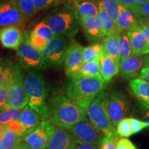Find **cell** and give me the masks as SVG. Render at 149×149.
Masks as SVG:
<instances>
[{
    "mask_svg": "<svg viewBox=\"0 0 149 149\" xmlns=\"http://www.w3.org/2000/svg\"><path fill=\"white\" fill-rule=\"evenodd\" d=\"M48 107L46 121L67 129L87 117L86 111L66 95L57 94L52 97Z\"/></svg>",
    "mask_w": 149,
    "mask_h": 149,
    "instance_id": "cell-1",
    "label": "cell"
},
{
    "mask_svg": "<svg viewBox=\"0 0 149 149\" xmlns=\"http://www.w3.org/2000/svg\"><path fill=\"white\" fill-rule=\"evenodd\" d=\"M102 76L72 77L66 87V95L85 111L101 91L107 87Z\"/></svg>",
    "mask_w": 149,
    "mask_h": 149,
    "instance_id": "cell-2",
    "label": "cell"
},
{
    "mask_svg": "<svg viewBox=\"0 0 149 149\" xmlns=\"http://www.w3.org/2000/svg\"><path fill=\"white\" fill-rule=\"evenodd\" d=\"M24 79L29 96V105L40 114L42 121H46L49 107L47 103V84L44 76L37 70L31 69L24 76Z\"/></svg>",
    "mask_w": 149,
    "mask_h": 149,
    "instance_id": "cell-3",
    "label": "cell"
},
{
    "mask_svg": "<svg viewBox=\"0 0 149 149\" xmlns=\"http://www.w3.org/2000/svg\"><path fill=\"white\" fill-rule=\"evenodd\" d=\"M44 21L51 27L55 35L74 37L80 26L77 10L70 3H64L58 10L46 16Z\"/></svg>",
    "mask_w": 149,
    "mask_h": 149,
    "instance_id": "cell-4",
    "label": "cell"
},
{
    "mask_svg": "<svg viewBox=\"0 0 149 149\" xmlns=\"http://www.w3.org/2000/svg\"><path fill=\"white\" fill-rule=\"evenodd\" d=\"M109 95L106 91H101L86 109V114L91 122L104 136L119 135L112 124L108 109Z\"/></svg>",
    "mask_w": 149,
    "mask_h": 149,
    "instance_id": "cell-5",
    "label": "cell"
},
{
    "mask_svg": "<svg viewBox=\"0 0 149 149\" xmlns=\"http://www.w3.org/2000/svg\"><path fill=\"white\" fill-rule=\"evenodd\" d=\"M71 37L55 35L48 41L42 51L46 66H59L64 62L68 48L71 44Z\"/></svg>",
    "mask_w": 149,
    "mask_h": 149,
    "instance_id": "cell-6",
    "label": "cell"
},
{
    "mask_svg": "<svg viewBox=\"0 0 149 149\" xmlns=\"http://www.w3.org/2000/svg\"><path fill=\"white\" fill-rule=\"evenodd\" d=\"M48 135L46 149H74L77 144L75 139L68 129L60 127L47 121H42Z\"/></svg>",
    "mask_w": 149,
    "mask_h": 149,
    "instance_id": "cell-7",
    "label": "cell"
},
{
    "mask_svg": "<svg viewBox=\"0 0 149 149\" xmlns=\"http://www.w3.org/2000/svg\"><path fill=\"white\" fill-rule=\"evenodd\" d=\"M17 55L20 64L27 69H44L47 68L42 51H39L31 44L24 33V40L17 50Z\"/></svg>",
    "mask_w": 149,
    "mask_h": 149,
    "instance_id": "cell-8",
    "label": "cell"
},
{
    "mask_svg": "<svg viewBox=\"0 0 149 149\" xmlns=\"http://www.w3.org/2000/svg\"><path fill=\"white\" fill-rule=\"evenodd\" d=\"M29 104L24 75L19 66H13V82L7 102V109H23Z\"/></svg>",
    "mask_w": 149,
    "mask_h": 149,
    "instance_id": "cell-9",
    "label": "cell"
},
{
    "mask_svg": "<svg viewBox=\"0 0 149 149\" xmlns=\"http://www.w3.org/2000/svg\"><path fill=\"white\" fill-rule=\"evenodd\" d=\"M68 130L78 143L100 146L104 137V134L91 122L88 116L78 122Z\"/></svg>",
    "mask_w": 149,
    "mask_h": 149,
    "instance_id": "cell-10",
    "label": "cell"
},
{
    "mask_svg": "<svg viewBox=\"0 0 149 149\" xmlns=\"http://www.w3.org/2000/svg\"><path fill=\"white\" fill-rule=\"evenodd\" d=\"M130 104L128 97L119 91H114L109 96L108 109L112 124L114 126L123 119L126 118L129 113Z\"/></svg>",
    "mask_w": 149,
    "mask_h": 149,
    "instance_id": "cell-11",
    "label": "cell"
},
{
    "mask_svg": "<svg viewBox=\"0 0 149 149\" xmlns=\"http://www.w3.org/2000/svg\"><path fill=\"white\" fill-rule=\"evenodd\" d=\"M27 20L13 0L0 6V28L10 26L22 27Z\"/></svg>",
    "mask_w": 149,
    "mask_h": 149,
    "instance_id": "cell-12",
    "label": "cell"
},
{
    "mask_svg": "<svg viewBox=\"0 0 149 149\" xmlns=\"http://www.w3.org/2000/svg\"><path fill=\"white\" fill-rule=\"evenodd\" d=\"M83 50V46L72 40L64 60L65 71L68 77H72L84 64Z\"/></svg>",
    "mask_w": 149,
    "mask_h": 149,
    "instance_id": "cell-13",
    "label": "cell"
},
{
    "mask_svg": "<svg viewBox=\"0 0 149 149\" xmlns=\"http://www.w3.org/2000/svg\"><path fill=\"white\" fill-rule=\"evenodd\" d=\"M24 40V33L21 28L10 26L0 28V42L3 47L17 50Z\"/></svg>",
    "mask_w": 149,
    "mask_h": 149,
    "instance_id": "cell-14",
    "label": "cell"
},
{
    "mask_svg": "<svg viewBox=\"0 0 149 149\" xmlns=\"http://www.w3.org/2000/svg\"><path fill=\"white\" fill-rule=\"evenodd\" d=\"M127 35L131 44L133 55H141L149 53V45L139 22L127 31Z\"/></svg>",
    "mask_w": 149,
    "mask_h": 149,
    "instance_id": "cell-15",
    "label": "cell"
},
{
    "mask_svg": "<svg viewBox=\"0 0 149 149\" xmlns=\"http://www.w3.org/2000/svg\"><path fill=\"white\" fill-rule=\"evenodd\" d=\"M145 64V59L141 55H130L120 59L119 66L121 74L126 79H135L139 75Z\"/></svg>",
    "mask_w": 149,
    "mask_h": 149,
    "instance_id": "cell-16",
    "label": "cell"
},
{
    "mask_svg": "<svg viewBox=\"0 0 149 149\" xmlns=\"http://www.w3.org/2000/svg\"><path fill=\"white\" fill-rule=\"evenodd\" d=\"M80 26L89 41L95 42L105 37L98 17L82 18L79 19Z\"/></svg>",
    "mask_w": 149,
    "mask_h": 149,
    "instance_id": "cell-17",
    "label": "cell"
},
{
    "mask_svg": "<svg viewBox=\"0 0 149 149\" xmlns=\"http://www.w3.org/2000/svg\"><path fill=\"white\" fill-rule=\"evenodd\" d=\"M22 141L32 149H46L48 144V135L46 128L42 125L26 135Z\"/></svg>",
    "mask_w": 149,
    "mask_h": 149,
    "instance_id": "cell-18",
    "label": "cell"
},
{
    "mask_svg": "<svg viewBox=\"0 0 149 149\" xmlns=\"http://www.w3.org/2000/svg\"><path fill=\"white\" fill-rule=\"evenodd\" d=\"M19 120L25 128L26 135L39 127L42 122L40 114L29 105L26 106L22 110Z\"/></svg>",
    "mask_w": 149,
    "mask_h": 149,
    "instance_id": "cell-19",
    "label": "cell"
},
{
    "mask_svg": "<svg viewBox=\"0 0 149 149\" xmlns=\"http://www.w3.org/2000/svg\"><path fill=\"white\" fill-rule=\"evenodd\" d=\"M120 71L119 63L103 53L100 57V74L106 82H109Z\"/></svg>",
    "mask_w": 149,
    "mask_h": 149,
    "instance_id": "cell-20",
    "label": "cell"
},
{
    "mask_svg": "<svg viewBox=\"0 0 149 149\" xmlns=\"http://www.w3.org/2000/svg\"><path fill=\"white\" fill-rule=\"evenodd\" d=\"M69 1L77 10L79 19L91 17H98V3H96L93 0H69Z\"/></svg>",
    "mask_w": 149,
    "mask_h": 149,
    "instance_id": "cell-21",
    "label": "cell"
},
{
    "mask_svg": "<svg viewBox=\"0 0 149 149\" xmlns=\"http://www.w3.org/2000/svg\"><path fill=\"white\" fill-rule=\"evenodd\" d=\"M138 22L136 21L135 16L131 10L123 6H119V15L115 24L122 31H127L136 25Z\"/></svg>",
    "mask_w": 149,
    "mask_h": 149,
    "instance_id": "cell-22",
    "label": "cell"
},
{
    "mask_svg": "<svg viewBox=\"0 0 149 149\" xmlns=\"http://www.w3.org/2000/svg\"><path fill=\"white\" fill-rule=\"evenodd\" d=\"M118 33L106 36L104 38L102 44L104 53L111 57L117 63H120V56L118 46Z\"/></svg>",
    "mask_w": 149,
    "mask_h": 149,
    "instance_id": "cell-23",
    "label": "cell"
},
{
    "mask_svg": "<svg viewBox=\"0 0 149 149\" xmlns=\"http://www.w3.org/2000/svg\"><path fill=\"white\" fill-rule=\"evenodd\" d=\"M99 6V15L98 17L100 19L101 24L103 29V32L104 35L108 36L113 33H118L121 30L117 27V26L115 24L114 20L107 13L102 6L101 1H98Z\"/></svg>",
    "mask_w": 149,
    "mask_h": 149,
    "instance_id": "cell-24",
    "label": "cell"
},
{
    "mask_svg": "<svg viewBox=\"0 0 149 149\" xmlns=\"http://www.w3.org/2000/svg\"><path fill=\"white\" fill-rule=\"evenodd\" d=\"M129 86L134 94L141 101L149 103V82L143 79L135 78L130 81Z\"/></svg>",
    "mask_w": 149,
    "mask_h": 149,
    "instance_id": "cell-25",
    "label": "cell"
},
{
    "mask_svg": "<svg viewBox=\"0 0 149 149\" xmlns=\"http://www.w3.org/2000/svg\"><path fill=\"white\" fill-rule=\"evenodd\" d=\"M100 74V58L84 63V64L72 77H98Z\"/></svg>",
    "mask_w": 149,
    "mask_h": 149,
    "instance_id": "cell-26",
    "label": "cell"
},
{
    "mask_svg": "<svg viewBox=\"0 0 149 149\" xmlns=\"http://www.w3.org/2000/svg\"><path fill=\"white\" fill-rule=\"evenodd\" d=\"M1 136L5 149H16L23 139L5 125H3L1 128Z\"/></svg>",
    "mask_w": 149,
    "mask_h": 149,
    "instance_id": "cell-27",
    "label": "cell"
},
{
    "mask_svg": "<svg viewBox=\"0 0 149 149\" xmlns=\"http://www.w3.org/2000/svg\"><path fill=\"white\" fill-rule=\"evenodd\" d=\"M118 46L120 59L126 58L133 55L131 44L128 38L127 32L121 31L118 33Z\"/></svg>",
    "mask_w": 149,
    "mask_h": 149,
    "instance_id": "cell-28",
    "label": "cell"
},
{
    "mask_svg": "<svg viewBox=\"0 0 149 149\" xmlns=\"http://www.w3.org/2000/svg\"><path fill=\"white\" fill-rule=\"evenodd\" d=\"M26 19L27 22L31 19L37 13L34 0H13Z\"/></svg>",
    "mask_w": 149,
    "mask_h": 149,
    "instance_id": "cell-29",
    "label": "cell"
},
{
    "mask_svg": "<svg viewBox=\"0 0 149 149\" xmlns=\"http://www.w3.org/2000/svg\"><path fill=\"white\" fill-rule=\"evenodd\" d=\"M103 53V44H99V43L92 44V45L87 46V47H84V63L93 60V59L100 58Z\"/></svg>",
    "mask_w": 149,
    "mask_h": 149,
    "instance_id": "cell-30",
    "label": "cell"
},
{
    "mask_svg": "<svg viewBox=\"0 0 149 149\" xmlns=\"http://www.w3.org/2000/svg\"><path fill=\"white\" fill-rule=\"evenodd\" d=\"M13 82V74L12 78L8 79L3 84L0 86V111L7 109V102H8L9 93Z\"/></svg>",
    "mask_w": 149,
    "mask_h": 149,
    "instance_id": "cell-31",
    "label": "cell"
},
{
    "mask_svg": "<svg viewBox=\"0 0 149 149\" xmlns=\"http://www.w3.org/2000/svg\"><path fill=\"white\" fill-rule=\"evenodd\" d=\"M23 109H6L0 112V125H6L11 121L18 120Z\"/></svg>",
    "mask_w": 149,
    "mask_h": 149,
    "instance_id": "cell-32",
    "label": "cell"
},
{
    "mask_svg": "<svg viewBox=\"0 0 149 149\" xmlns=\"http://www.w3.org/2000/svg\"><path fill=\"white\" fill-rule=\"evenodd\" d=\"M31 31L34 33L35 34L43 37L47 41H49L52 37H53L55 35L53 32V31H52L51 27L44 21H42L37 24L34 27L33 31Z\"/></svg>",
    "mask_w": 149,
    "mask_h": 149,
    "instance_id": "cell-33",
    "label": "cell"
},
{
    "mask_svg": "<svg viewBox=\"0 0 149 149\" xmlns=\"http://www.w3.org/2000/svg\"><path fill=\"white\" fill-rule=\"evenodd\" d=\"M107 13L116 22L119 15V3L115 0H100Z\"/></svg>",
    "mask_w": 149,
    "mask_h": 149,
    "instance_id": "cell-34",
    "label": "cell"
},
{
    "mask_svg": "<svg viewBox=\"0 0 149 149\" xmlns=\"http://www.w3.org/2000/svg\"><path fill=\"white\" fill-rule=\"evenodd\" d=\"M117 133L122 137H128L133 135L130 118H124L117 125Z\"/></svg>",
    "mask_w": 149,
    "mask_h": 149,
    "instance_id": "cell-35",
    "label": "cell"
},
{
    "mask_svg": "<svg viewBox=\"0 0 149 149\" xmlns=\"http://www.w3.org/2000/svg\"><path fill=\"white\" fill-rule=\"evenodd\" d=\"M36 12L57 6L64 2V0H34Z\"/></svg>",
    "mask_w": 149,
    "mask_h": 149,
    "instance_id": "cell-36",
    "label": "cell"
},
{
    "mask_svg": "<svg viewBox=\"0 0 149 149\" xmlns=\"http://www.w3.org/2000/svg\"><path fill=\"white\" fill-rule=\"evenodd\" d=\"M13 74V66H10L3 61H0V86L12 78Z\"/></svg>",
    "mask_w": 149,
    "mask_h": 149,
    "instance_id": "cell-37",
    "label": "cell"
},
{
    "mask_svg": "<svg viewBox=\"0 0 149 149\" xmlns=\"http://www.w3.org/2000/svg\"><path fill=\"white\" fill-rule=\"evenodd\" d=\"M25 34L26 35V36L29 38V40L31 42V44L34 46L35 48H36L37 49H38L39 51H42L44 50V48H45V46L47 44L48 41L46 40L45 39H44L43 37L39 36L36 34H35L34 33H33L32 31L28 33L26 32Z\"/></svg>",
    "mask_w": 149,
    "mask_h": 149,
    "instance_id": "cell-38",
    "label": "cell"
},
{
    "mask_svg": "<svg viewBox=\"0 0 149 149\" xmlns=\"http://www.w3.org/2000/svg\"><path fill=\"white\" fill-rule=\"evenodd\" d=\"M133 13L139 19H149V1L142 4H137Z\"/></svg>",
    "mask_w": 149,
    "mask_h": 149,
    "instance_id": "cell-39",
    "label": "cell"
},
{
    "mask_svg": "<svg viewBox=\"0 0 149 149\" xmlns=\"http://www.w3.org/2000/svg\"><path fill=\"white\" fill-rule=\"evenodd\" d=\"M9 129L12 130L15 133L22 137V138L26 135V129L23 124L20 122L19 119L18 120H13L5 125Z\"/></svg>",
    "mask_w": 149,
    "mask_h": 149,
    "instance_id": "cell-40",
    "label": "cell"
},
{
    "mask_svg": "<svg viewBox=\"0 0 149 149\" xmlns=\"http://www.w3.org/2000/svg\"><path fill=\"white\" fill-rule=\"evenodd\" d=\"M119 139V135L104 136L100 146V149H117V143Z\"/></svg>",
    "mask_w": 149,
    "mask_h": 149,
    "instance_id": "cell-41",
    "label": "cell"
},
{
    "mask_svg": "<svg viewBox=\"0 0 149 149\" xmlns=\"http://www.w3.org/2000/svg\"><path fill=\"white\" fill-rule=\"evenodd\" d=\"M130 123H131V128L132 131H133V135L139 133L141 130H142L144 128H148V124L147 123L144 122V121H140L137 119L130 118Z\"/></svg>",
    "mask_w": 149,
    "mask_h": 149,
    "instance_id": "cell-42",
    "label": "cell"
},
{
    "mask_svg": "<svg viewBox=\"0 0 149 149\" xmlns=\"http://www.w3.org/2000/svg\"><path fill=\"white\" fill-rule=\"evenodd\" d=\"M117 149H137V148L127 137H122L117 141Z\"/></svg>",
    "mask_w": 149,
    "mask_h": 149,
    "instance_id": "cell-43",
    "label": "cell"
},
{
    "mask_svg": "<svg viewBox=\"0 0 149 149\" xmlns=\"http://www.w3.org/2000/svg\"><path fill=\"white\" fill-rule=\"evenodd\" d=\"M119 5L123 6L128 9H129L133 12L134 9L136 8L137 3L136 2V0H115Z\"/></svg>",
    "mask_w": 149,
    "mask_h": 149,
    "instance_id": "cell-44",
    "label": "cell"
},
{
    "mask_svg": "<svg viewBox=\"0 0 149 149\" xmlns=\"http://www.w3.org/2000/svg\"><path fill=\"white\" fill-rule=\"evenodd\" d=\"M139 77L149 82V60L145 64L139 73Z\"/></svg>",
    "mask_w": 149,
    "mask_h": 149,
    "instance_id": "cell-45",
    "label": "cell"
},
{
    "mask_svg": "<svg viewBox=\"0 0 149 149\" xmlns=\"http://www.w3.org/2000/svg\"><path fill=\"white\" fill-rule=\"evenodd\" d=\"M139 23L141 24V27H142L146 41L149 45V23L148 22L144 21V20H139Z\"/></svg>",
    "mask_w": 149,
    "mask_h": 149,
    "instance_id": "cell-46",
    "label": "cell"
},
{
    "mask_svg": "<svg viewBox=\"0 0 149 149\" xmlns=\"http://www.w3.org/2000/svg\"><path fill=\"white\" fill-rule=\"evenodd\" d=\"M74 149H100V146L95 144L77 142Z\"/></svg>",
    "mask_w": 149,
    "mask_h": 149,
    "instance_id": "cell-47",
    "label": "cell"
},
{
    "mask_svg": "<svg viewBox=\"0 0 149 149\" xmlns=\"http://www.w3.org/2000/svg\"><path fill=\"white\" fill-rule=\"evenodd\" d=\"M16 149H32L31 147L28 146L25 142L23 141H22L19 144H18V146H17Z\"/></svg>",
    "mask_w": 149,
    "mask_h": 149,
    "instance_id": "cell-48",
    "label": "cell"
},
{
    "mask_svg": "<svg viewBox=\"0 0 149 149\" xmlns=\"http://www.w3.org/2000/svg\"><path fill=\"white\" fill-rule=\"evenodd\" d=\"M1 128H2V125H0V149H5L3 144L2 136H1Z\"/></svg>",
    "mask_w": 149,
    "mask_h": 149,
    "instance_id": "cell-49",
    "label": "cell"
},
{
    "mask_svg": "<svg viewBox=\"0 0 149 149\" xmlns=\"http://www.w3.org/2000/svg\"><path fill=\"white\" fill-rule=\"evenodd\" d=\"M148 1H149V0H136L137 4H142V3H146Z\"/></svg>",
    "mask_w": 149,
    "mask_h": 149,
    "instance_id": "cell-50",
    "label": "cell"
},
{
    "mask_svg": "<svg viewBox=\"0 0 149 149\" xmlns=\"http://www.w3.org/2000/svg\"><path fill=\"white\" fill-rule=\"evenodd\" d=\"M6 1H7L6 0H0V6H1V4H3V3H5Z\"/></svg>",
    "mask_w": 149,
    "mask_h": 149,
    "instance_id": "cell-51",
    "label": "cell"
},
{
    "mask_svg": "<svg viewBox=\"0 0 149 149\" xmlns=\"http://www.w3.org/2000/svg\"><path fill=\"white\" fill-rule=\"evenodd\" d=\"M139 20H144V21H146V22H148V23H149V19H139Z\"/></svg>",
    "mask_w": 149,
    "mask_h": 149,
    "instance_id": "cell-52",
    "label": "cell"
},
{
    "mask_svg": "<svg viewBox=\"0 0 149 149\" xmlns=\"http://www.w3.org/2000/svg\"><path fill=\"white\" fill-rule=\"evenodd\" d=\"M147 104V105H148V107H149V103L148 104Z\"/></svg>",
    "mask_w": 149,
    "mask_h": 149,
    "instance_id": "cell-53",
    "label": "cell"
},
{
    "mask_svg": "<svg viewBox=\"0 0 149 149\" xmlns=\"http://www.w3.org/2000/svg\"><path fill=\"white\" fill-rule=\"evenodd\" d=\"M93 1H94V0H93Z\"/></svg>",
    "mask_w": 149,
    "mask_h": 149,
    "instance_id": "cell-54",
    "label": "cell"
}]
</instances>
